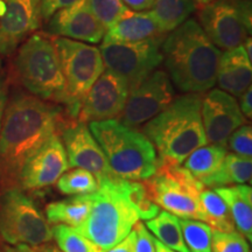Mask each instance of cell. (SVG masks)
<instances>
[{"label":"cell","mask_w":252,"mask_h":252,"mask_svg":"<svg viewBox=\"0 0 252 252\" xmlns=\"http://www.w3.org/2000/svg\"><path fill=\"white\" fill-rule=\"evenodd\" d=\"M128 94L127 82L106 69L84 96L76 121L93 123L119 118Z\"/></svg>","instance_id":"obj_13"},{"label":"cell","mask_w":252,"mask_h":252,"mask_svg":"<svg viewBox=\"0 0 252 252\" xmlns=\"http://www.w3.org/2000/svg\"><path fill=\"white\" fill-rule=\"evenodd\" d=\"M145 225L149 231L154 234L156 239L167 248L176 252H189L185 243L179 217L166 210H160L156 217L146 220Z\"/></svg>","instance_id":"obj_25"},{"label":"cell","mask_w":252,"mask_h":252,"mask_svg":"<svg viewBox=\"0 0 252 252\" xmlns=\"http://www.w3.org/2000/svg\"><path fill=\"white\" fill-rule=\"evenodd\" d=\"M252 65L243 46L225 50L220 55L216 83L220 90L239 97L251 87Z\"/></svg>","instance_id":"obj_19"},{"label":"cell","mask_w":252,"mask_h":252,"mask_svg":"<svg viewBox=\"0 0 252 252\" xmlns=\"http://www.w3.org/2000/svg\"><path fill=\"white\" fill-rule=\"evenodd\" d=\"M15 72L25 89L46 102L67 104V90L53 37L43 33L28 36L18 50Z\"/></svg>","instance_id":"obj_6"},{"label":"cell","mask_w":252,"mask_h":252,"mask_svg":"<svg viewBox=\"0 0 252 252\" xmlns=\"http://www.w3.org/2000/svg\"><path fill=\"white\" fill-rule=\"evenodd\" d=\"M69 163L64 146L58 133L53 134L25 162L18 179V187L26 190L43 189L56 184Z\"/></svg>","instance_id":"obj_15"},{"label":"cell","mask_w":252,"mask_h":252,"mask_svg":"<svg viewBox=\"0 0 252 252\" xmlns=\"http://www.w3.org/2000/svg\"><path fill=\"white\" fill-rule=\"evenodd\" d=\"M88 2L94 17L106 30L131 12L122 0H88Z\"/></svg>","instance_id":"obj_32"},{"label":"cell","mask_w":252,"mask_h":252,"mask_svg":"<svg viewBox=\"0 0 252 252\" xmlns=\"http://www.w3.org/2000/svg\"><path fill=\"white\" fill-rule=\"evenodd\" d=\"M0 252H1V250H0Z\"/></svg>","instance_id":"obj_46"},{"label":"cell","mask_w":252,"mask_h":252,"mask_svg":"<svg viewBox=\"0 0 252 252\" xmlns=\"http://www.w3.org/2000/svg\"><path fill=\"white\" fill-rule=\"evenodd\" d=\"M173 99L174 89L168 74L156 70L130 90L118 121L132 128L144 125L162 112Z\"/></svg>","instance_id":"obj_12"},{"label":"cell","mask_w":252,"mask_h":252,"mask_svg":"<svg viewBox=\"0 0 252 252\" xmlns=\"http://www.w3.org/2000/svg\"><path fill=\"white\" fill-rule=\"evenodd\" d=\"M6 12L0 19V55H12L40 27L41 0H2Z\"/></svg>","instance_id":"obj_17"},{"label":"cell","mask_w":252,"mask_h":252,"mask_svg":"<svg viewBox=\"0 0 252 252\" xmlns=\"http://www.w3.org/2000/svg\"><path fill=\"white\" fill-rule=\"evenodd\" d=\"M89 130L105 154L112 174L118 179L145 181L157 171L154 145L143 132L118 121L89 123Z\"/></svg>","instance_id":"obj_4"},{"label":"cell","mask_w":252,"mask_h":252,"mask_svg":"<svg viewBox=\"0 0 252 252\" xmlns=\"http://www.w3.org/2000/svg\"><path fill=\"white\" fill-rule=\"evenodd\" d=\"M127 8H131V11L141 12V11H150L153 7L154 0H122Z\"/></svg>","instance_id":"obj_40"},{"label":"cell","mask_w":252,"mask_h":252,"mask_svg":"<svg viewBox=\"0 0 252 252\" xmlns=\"http://www.w3.org/2000/svg\"><path fill=\"white\" fill-rule=\"evenodd\" d=\"M156 252H176V251L167 248L166 245H163L161 243V242H159L158 239H156Z\"/></svg>","instance_id":"obj_43"},{"label":"cell","mask_w":252,"mask_h":252,"mask_svg":"<svg viewBox=\"0 0 252 252\" xmlns=\"http://www.w3.org/2000/svg\"><path fill=\"white\" fill-rule=\"evenodd\" d=\"M161 54L169 78L182 93L201 94L216 84L222 53L194 19L169 32Z\"/></svg>","instance_id":"obj_2"},{"label":"cell","mask_w":252,"mask_h":252,"mask_svg":"<svg viewBox=\"0 0 252 252\" xmlns=\"http://www.w3.org/2000/svg\"><path fill=\"white\" fill-rule=\"evenodd\" d=\"M239 109L243 116L247 119H251L252 117V89L251 87L245 90L243 94L239 96Z\"/></svg>","instance_id":"obj_38"},{"label":"cell","mask_w":252,"mask_h":252,"mask_svg":"<svg viewBox=\"0 0 252 252\" xmlns=\"http://www.w3.org/2000/svg\"><path fill=\"white\" fill-rule=\"evenodd\" d=\"M119 186L126 198L138 213L140 220H149L156 217L160 212V207L153 202L146 186L143 182L119 179Z\"/></svg>","instance_id":"obj_28"},{"label":"cell","mask_w":252,"mask_h":252,"mask_svg":"<svg viewBox=\"0 0 252 252\" xmlns=\"http://www.w3.org/2000/svg\"><path fill=\"white\" fill-rule=\"evenodd\" d=\"M91 196L89 215L75 229L102 251L109 250L127 237L140 219L123 193L118 178L98 182Z\"/></svg>","instance_id":"obj_5"},{"label":"cell","mask_w":252,"mask_h":252,"mask_svg":"<svg viewBox=\"0 0 252 252\" xmlns=\"http://www.w3.org/2000/svg\"><path fill=\"white\" fill-rule=\"evenodd\" d=\"M251 12L250 0H215L200 9V26L217 48L229 50L250 36Z\"/></svg>","instance_id":"obj_10"},{"label":"cell","mask_w":252,"mask_h":252,"mask_svg":"<svg viewBox=\"0 0 252 252\" xmlns=\"http://www.w3.org/2000/svg\"><path fill=\"white\" fill-rule=\"evenodd\" d=\"M60 193L64 195H86L98 189V181L90 172L82 168H74L64 172L56 181Z\"/></svg>","instance_id":"obj_29"},{"label":"cell","mask_w":252,"mask_h":252,"mask_svg":"<svg viewBox=\"0 0 252 252\" xmlns=\"http://www.w3.org/2000/svg\"><path fill=\"white\" fill-rule=\"evenodd\" d=\"M6 12V6H5V2L2 1V0H0V19L4 17Z\"/></svg>","instance_id":"obj_45"},{"label":"cell","mask_w":252,"mask_h":252,"mask_svg":"<svg viewBox=\"0 0 252 252\" xmlns=\"http://www.w3.org/2000/svg\"><path fill=\"white\" fill-rule=\"evenodd\" d=\"M53 238L61 252H103L75 228L58 224L52 228Z\"/></svg>","instance_id":"obj_31"},{"label":"cell","mask_w":252,"mask_h":252,"mask_svg":"<svg viewBox=\"0 0 252 252\" xmlns=\"http://www.w3.org/2000/svg\"><path fill=\"white\" fill-rule=\"evenodd\" d=\"M61 140L67 153L69 168L86 169L98 182L116 178L110 169L105 154L87 123L76 121L70 125L63 126Z\"/></svg>","instance_id":"obj_14"},{"label":"cell","mask_w":252,"mask_h":252,"mask_svg":"<svg viewBox=\"0 0 252 252\" xmlns=\"http://www.w3.org/2000/svg\"><path fill=\"white\" fill-rule=\"evenodd\" d=\"M231 214L235 228L249 242L252 241V189L248 185H234L214 189Z\"/></svg>","instance_id":"obj_21"},{"label":"cell","mask_w":252,"mask_h":252,"mask_svg":"<svg viewBox=\"0 0 252 252\" xmlns=\"http://www.w3.org/2000/svg\"><path fill=\"white\" fill-rule=\"evenodd\" d=\"M8 99V82L6 77L5 72L0 70V128H1L2 117H4V112L6 104Z\"/></svg>","instance_id":"obj_37"},{"label":"cell","mask_w":252,"mask_h":252,"mask_svg":"<svg viewBox=\"0 0 252 252\" xmlns=\"http://www.w3.org/2000/svg\"><path fill=\"white\" fill-rule=\"evenodd\" d=\"M145 186L158 207L179 219L207 223V216L198 201V194L206 187L185 167L158 159L157 171L145 180Z\"/></svg>","instance_id":"obj_7"},{"label":"cell","mask_w":252,"mask_h":252,"mask_svg":"<svg viewBox=\"0 0 252 252\" xmlns=\"http://www.w3.org/2000/svg\"><path fill=\"white\" fill-rule=\"evenodd\" d=\"M152 12L162 33H169L194 13V0H154Z\"/></svg>","instance_id":"obj_26"},{"label":"cell","mask_w":252,"mask_h":252,"mask_svg":"<svg viewBox=\"0 0 252 252\" xmlns=\"http://www.w3.org/2000/svg\"><path fill=\"white\" fill-rule=\"evenodd\" d=\"M5 252H41L36 247H30L26 244H19L13 245V247H7L5 248Z\"/></svg>","instance_id":"obj_41"},{"label":"cell","mask_w":252,"mask_h":252,"mask_svg":"<svg viewBox=\"0 0 252 252\" xmlns=\"http://www.w3.org/2000/svg\"><path fill=\"white\" fill-rule=\"evenodd\" d=\"M80 0H41V19H48L59 9L69 7Z\"/></svg>","instance_id":"obj_36"},{"label":"cell","mask_w":252,"mask_h":252,"mask_svg":"<svg viewBox=\"0 0 252 252\" xmlns=\"http://www.w3.org/2000/svg\"><path fill=\"white\" fill-rule=\"evenodd\" d=\"M212 252H250L248 241L237 230L220 231L213 229Z\"/></svg>","instance_id":"obj_33"},{"label":"cell","mask_w":252,"mask_h":252,"mask_svg":"<svg viewBox=\"0 0 252 252\" xmlns=\"http://www.w3.org/2000/svg\"><path fill=\"white\" fill-rule=\"evenodd\" d=\"M152 11H131L118 23L108 28L103 41L108 42L131 43L162 36Z\"/></svg>","instance_id":"obj_20"},{"label":"cell","mask_w":252,"mask_h":252,"mask_svg":"<svg viewBox=\"0 0 252 252\" xmlns=\"http://www.w3.org/2000/svg\"><path fill=\"white\" fill-rule=\"evenodd\" d=\"M180 226L189 252H212L213 228L208 223L180 219Z\"/></svg>","instance_id":"obj_30"},{"label":"cell","mask_w":252,"mask_h":252,"mask_svg":"<svg viewBox=\"0 0 252 252\" xmlns=\"http://www.w3.org/2000/svg\"><path fill=\"white\" fill-rule=\"evenodd\" d=\"M226 153V146L208 143L189 154L184 161V167L195 179L202 181L220 168Z\"/></svg>","instance_id":"obj_24"},{"label":"cell","mask_w":252,"mask_h":252,"mask_svg":"<svg viewBox=\"0 0 252 252\" xmlns=\"http://www.w3.org/2000/svg\"><path fill=\"white\" fill-rule=\"evenodd\" d=\"M93 206L91 194L75 195L47 204L46 220L49 224H63L77 228L86 220Z\"/></svg>","instance_id":"obj_22"},{"label":"cell","mask_w":252,"mask_h":252,"mask_svg":"<svg viewBox=\"0 0 252 252\" xmlns=\"http://www.w3.org/2000/svg\"><path fill=\"white\" fill-rule=\"evenodd\" d=\"M0 237L11 245L40 247L53 239L45 215L20 188H9L0 195Z\"/></svg>","instance_id":"obj_9"},{"label":"cell","mask_w":252,"mask_h":252,"mask_svg":"<svg viewBox=\"0 0 252 252\" xmlns=\"http://www.w3.org/2000/svg\"><path fill=\"white\" fill-rule=\"evenodd\" d=\"M194 1H195V4L202 7V6L209 4V2H212V1H215V0H194Z\"/></svg>","instance_id":"obj_44"},{"label":"cell","mask_w":252,"mask_h":252,"mask_svg":"<svg viewBox=\"0 0 252 252\" xmlns=\"http://www.w3.org/2000/svg\"><path fill=\"white\" fill-rule=\"evenodd\" d=\"M201 116L209 144L226 146L230 134L247 123L237 99L220 89H213L202 97Z\"/></svg>","instance_id":"obj_16"},{"label":"cell","mask_w":252,"mask_h":252,"mask_svg":"<svg viewBox=\"0 0 252 252\" xmlns=\"http://www.w3.org/2000/svg\"><path fill=\"white\" fill-rule=\"evenodd\" d=\"M198 201L207 216V223L213 229L220 231L236 230L228 206L215 190L203 188L198 194Z\"/></svg>","instance_id":"obj_27"},{"label":"cell","mask_w":252,"mask_h":252,"mask_svg":"<svg viewBox=\"0 0 252 252\" xmlns=\"http://www.w3.org/2000/svg\"><path fill=\"white\" fill-rule=\"evenodd\" d=\"M252 160L235 153H226L222 165L216 172L203 179L204 187L222 188L234 185H247L251 181Z\"/></svg>","instance_id":"obj_23"},{"label":"cell","mask_w":252,"mask_h":252,"mask_svg":"<svg viewBox=\"0 0 252 252\" xmlns=\"http://www.w3.org/2000/svg\"><path fill=\"white\" fill-rule=\"evenodd\" d=\"M163 39L159 36L131 43L103 41L99 50L104 67L124 78L131 90L156 71L162 63Z\"/></svg>","instance_id":"obj_11"},{"label":"cell","mask_w":252,"mask_h":252,"mask_svg":"<svg viewBox=\"0 0 252 252\" xmlns=\"http://www.w3.org/2000/svg\"><path fill=\"white\" fill-rule=\"evenodd\" d=\"M226 149L239 157L251 159L252 157V128L250 125H242L230 134Z\"/></svg>","instance_id":"obj_34"},{"label":"cell","mask_w":252,"mask_h":252,"mask_svg":"<svg viewBox=\"0 0 252 252\" xmlns=\"http://www.w3.org/2000/svg\"><path fill=\"white\" fill-rule=\"evenodd\" d=\"M41 252H61L58 248L54 247V245L50 244H43L40 245V247H36Z\"/></svg>","instance_id":"obj_42"},{"label":"cell","mask_w":252,"mask_h":252,"mask_svg":"<svg viewBox=\"0 0 252 252\" xmlns=\"http://www.w3.org/2000/svg\"><path fill=\"white\" fill-rule=\"evenodd\" d=\"M48 33L80 42L99 43L106 28L94 17L88 0H80L69 7L59 9L49 19Z\"/></svg>","instance_id":"obj_18"},{"label":"cell","mask_w":252,"mask_h":252,"mask_svg":"<svg viewBox=\"0 0 252 252\" xmlns=\"http://www.w3.org/2000/svg\"><path fill=\"white\" fill-rule=\"evenodd\" d=\"M67 90V112L76 119L84 96L104 71L99 48L65 37H53Z\"/></svg>","instance_id":"obj_8"},{"label":"cell","mask_w":252,"mask_h":252,"mask_svg":"<svg viewBox=\"0 0 252 252\" xmlns=\"http://www.w3.org/2000/svg\"><path fill=\"white\" fill-rule=\"evenodd\" d=\"M133 230L135 232L133 252H156V238L146 228L145 223L138 220Z\"/></svg>","instance_id":"obj_35"},{"label":"cell","mask_w":252,"mask_h":252,"mask_svg":"<svg viewBox=\"0 0 252 252\" xmlns=\"http://www.w3.org/2000/svg\"><path fill=\"white\" fill-rule=\"evenodd\" d=\"M201 104L200 94H184L144 125L143 133L159 153L158 159L181 165L191 152L208 144Z\"/></svg>","instance_id":"obj_3"},{"label":"cell","mask_w":252,"mask_h":252,"mask_svg":"<svg viewBox=\"0 0 252 252\" xmlns=\"http://www.w3.org/2000/svg\"><path fill=\"white\" fill-rule=\"evenodd\" d=\"M134 238H135V232L134 230L128 234L127 237L125 239H123L121 243H118L115 247L109 249V250H105L103 252H133V243H134Z\"/></svg>","instance_id":"obj_39"},{"label":"cell","mask_w":252,"mask_h":252,"mask_svg":"<svg viewBox=\"0 0 252 252\" xmlns=\"http://www.w3.org/2000/svg\"><path fill=\"white\" fill-rule=\"evenodd\" d=\"M61 109L32 94L15 91L6 104L0 128V189L19 188L25 162L60 126Z\"/></svg>","instance_id":"obj_1"}]
</instances>
